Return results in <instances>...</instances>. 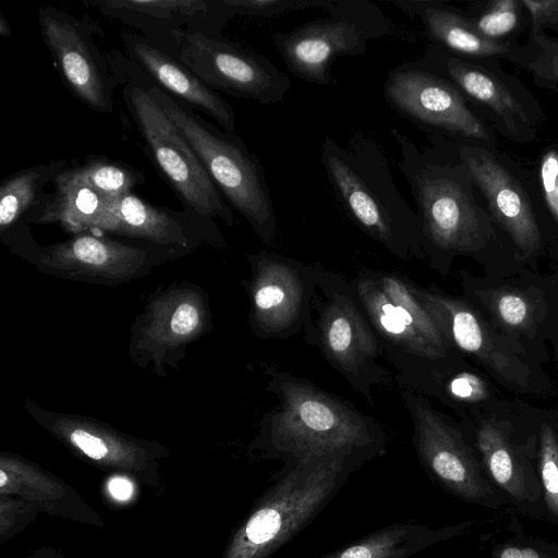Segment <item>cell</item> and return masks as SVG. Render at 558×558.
Segmentation results:
<instances>
[{"label":"cell","instance_id":"836d02e7","mask_svg":"<svg viewBox=\"0 0 558 558\" xmlns=\"http://www.w3.org/2000/svg\"><path fill=\"white\" fill-rule=\"evenodd\" d=\"M521 2L531 16L534 35L538 34L543 25L558 23V0H521Z\"/></svg>","mask_w":558,"mask_h":558},{"label":"cell","instance_id":"d590c367","mask_svg":"<svg viewBox=\"0 0 558 558\" xmlns=\"http://www.w3.org/2000/svg\"><path fill=\"white\" fill-rule=\"evenodd\" d=\"M199 324L197 308L189 302L181 303L174 311L170 320V329L178 337L191 335Z\"/></svg>","mask_w":558,"mask_h":558},{"label":"cell","instance_id":"3957f363","mask_svg":"<svg viewBox=\"0 0 558 558\" xmlns=\"http://www.w3.org/2000/svg\"><path fill=\"white\" fill-rule=\"evenodd\" d=\"M320 163L339 204L360 230L402 260H425L417 214L401 196L389 160L374 138L355 132L343 147L327 135Z\"/></svg>","mask_w":558,"mask_h":558},{"label":"cell","instance_id":"ab89813d","mask_svg":"<svg viewBox=\"0 0 558 558\" xmlns=\"http://www.w3.org/2000/svg\"><path fill=\"white\" fill-rule=\"evenodd\" d=\"M7 480H8V477H7L5 473H4V471L1 470L0 471V486L1 487L5 485Z\"/></svg>","mask_w":558,"mask_h":558},{"label":"cell","instance_id":"8992f818","mask_svg":"<svg viewBox=\"0 0 558 558\" xmlns=\"http://www.w3.org/2000/svg\"><path fill=\"white\" fill-rule=\"evenodd\" d=\"M143 86L177 125L228 204L267 245L277 236L278 220L263 165L235 133L217 129L192 108L155 85L136 66L126 72Z\"/></svg>","mask_w":558,"mask_h":558},{"label":"cell","instance_id":"83f0119b","mask_svg":"<svg viewBox=\"0 0 558 558\" xmlns=\"http://www.w3.org/2000/svg\"><path fill=\"white\" fill-rule=\"evenodd\" d=\"M487 304L495 319L510 331L524 330L533 323V305L520 291L508 288L493 290Z\"/></svg>","mask_w":558,"mask_h":558},{"label":"cell","instance_id":"7402d4cb","mask_svg":"<svg viewBox=\"0 0 558 558\" xmlns=\"http://www.w3.org/2000/svg\"><path fill=\"white\" fill-rule=\"evenodd\" d=\"M52 184L54 191L39 196L27 222L59 223L74 234L90 231L106 199L85 182L80 165H70Z\"/></svg>","mask_w":558,"mask_h":558},{"label":"cell","instance_id":"74e56055","mask_svg":"<svg viewBox=\"0 0 558 558\" xmlns=\"http://www.w3.org/2000/svg\"><path fill=\"white\" fill-rule=\"evenodd\" d=\"M109 490L113 497L123 500L132 495L133 486L126 478L116 477L110 481Z\"/></svg>","mask_w":558,"mask_h":558},{"label":"cell","instance_id":"f1b7e54d","mask_svg":"<svg viewBox=\"0 0 558 558\" xmlns=\"http://www.w3.org/2000/svg\"><path fill=\"white\" fill-rule=\"evenodd\" d=\"M521 0H496L487 4L476 17L470 19L474 28L484 37L493 40L513 33L520 23Z\"/></svg>","mask_w":558,"mask_h":558},{"label":"cell","instance_id":"6da1fadb","mask_svg":"<svg viewBox=\"0 0 558 558\" xmlns=\"http://www.w3.org/2000/svg\"><path fill=\"white\" fill-rule=\"evenodd\" d=\"M389 134L399 147V169L417 206L425 260L445 276L456 256L476 254L488 244L494 219L476 198L457 143L433 134L429 144L420 148L393 126Z\"/></svg>","mask_w":558,"mask_h":558},{"label":"cell","instance_id":"277c9868","mask_svg":"<svg viewBox=\"0 0 558 558\" xmlns=\"http://www.w3.org/2000/svg\"><path fill=\"white\" fill-rule=\"evenodd\" d=\"M384 357L397 371L398 389L416 391L435 374L459 365L423 302L420 286L398 271L362 267L351 280Z\"/></svg>","mask_w":558,"mask_h":558},{"label":"cell","instance_id":"8d00e7d4","mask_svg":"<svg viewBox=\"0 0 558 558\" xmlns=\"http://www.w3.org/2000/svg\"><path fill=\"white\" fill-rule=\"evenodd\" d=\"M497 558H546L541 553L530 547L505 546L498 553Z\"/></svg>","mask_w":558,"mask_h":558},{"label":"cell","instance_id":"9c48e42d","mask_svg":"<svg viewBox=\"0 0 558 558\" xmlns=\"http://www.w3.org/2000/svg\"><path fill=\"white\" fill-rule=\"evenodd\" d=\"M327 11L329 17L272 35L274 46L288 70L320 86L336 83L330 73L335 58L362 54L368 40L396 34L391 22L372 2L335 0Z\"/></svg>","mask_w":558,"mask_h":558},{"label":"cell","instance_id":"7c38bea8","mask_svg":"<svg viewBox=\"0 0 558 558\" xmlns=\"http://www.w3.org/2000/svg\"><path fill=\"white\" fill-rule=\"evenodd\" d=\"M41 38L69 92L99 113L113 111V90L123 82L113 53H102L94 40V22L62 8L38 9Z\"/></svg>","mask_w":558,"mask_h":558},{"label":"cell","instance_id":"30bf717a","mask_svg":"<svg viewBox=\"0 0 558 558\" xmlns=\"http://www.w3.org/2000/svg\"><path fill=\"white\" fill-rule=\"evenodd\" d=\"M192 70L208 87L260 105H277L291 81L259 52L197 31H174L149 40Z\"/></svg>","mask_w":558,"mask_h":558},{"label":"cell","instance_id":"d4e9b609","mask_svg":"<svg viewBox=\"0 0 558 558\" xmlns=\"http://www.w3.org/2000/svg\"><path fill=\"white\" fill-rule=\"evenodd\" d=\"M147 250L116 242L100 232H84L44 251L48 262L89 269L132 265L146 259Z\"/></svg>","mask_w":558,"mask_h":558},{"label":"cell","instance_id":"cb8c5ba5","mask_svg":"<svg viewBox=\"0 0 558 558\" xmlns=\"http://www.w3.org/2000/svg\"><path fill=\"white\" fill-rule=\"evenodd\" d=\"M56 159L19 170L0 182V234L3 240L26 234L27 217L44 193V187L69 167Z\"/></svg>","mask_w":558,"mask_h":558},{"label":"cell","instance_id":"5b68a950","mask_svg":"<svg viewBox=\"0 0 558 558\" xmlns=\"http://www.w3.org/2000/svg\"><path fill=\"white\" fill-rule=\"evenodd\" d=\"M375 458L364 451L331 452L283 463L245 521L231 558H269L311 524L352 473Z\"/></svg>","mask_w":558,"mask_h":558},{"label":"cell","instance_id":"52a82bcc","mask_svg":"<svg viewBox=\"0 0 558 558\" xmlns=\"http://www.w3.org/2000/svg\"><path fill=\"white\" fill-rule=\"evenodd\" d=\"M313 320L320 354L352 389L374 404V388L391 386L392 376L379 362L384 357L381 347L351 280L318 268Z\"/></svg>","mask_w":558,"mask_h":558},{"label":"cell","instance_id":"9a60e30c","mask_svg":"<svg viewBox=\"0 0 558 558\" xmlns=\"http://www.w3.org/2000/svg\"><path fill=\"white\" fill-rule=\"evenodd\" d=\"M457 149L490 216L525 257L542 245V232L533 202L523 184L493 148L477 143H458Z\"/></svg>","mask_w":558,"mask_h":558},{"label":"cell","instance_id":"f546056e","mask_svg":"<svg viewBox=\"0 0 558 558\" xmlns=\"http://www.w3.org/2000/svg\"><path fill=\"white\" fill-rule=\"evenodd\" d=\"M231 19L270 17L284 12L310 8L328 9L335 0H221Z\"/></svg>","mask_w":558,"mask_h":558},{"label":"cell","instance_id":"d6a6232c","mask_svg":"<svg viewBox=\"0 0 558 558\" xmlns=\"http://www.w3.org/2000/svg\"><path fill=\"white\" fill-rule=\"evenodd\" d=\"M539 46L538 57L529 66L534 74L545 81H558V45L536 35Z\"/></svg>","mask_w":558,"mask_h":558},{"label":"cell","instance_id":"e0dca14e","mask_svg":"<svg viewBox=\"0 0 558 558\" xmlns=\"http://www.w3.org/2000/svg\"><path fill=\"white\" fill-rule=\"evenodd\" d=\"M90 231L137 238L163 247H185L203 233L218 244L222 242L216 225L185 208L156 206L133 193L106 199Z\"/></svg>","mask_w":558,"mask_h":558},{"label":"cell","instance_id":"603a6c76","mask_svg":"<svg viewBox=\"0 0 558 558\" xmlns=\"http://www.w3.org/2000/svg\"><path fill=\"white\" fill-rule=\"evenodd\" d=\"M464 525L433 529L417 521L398 522L364 535L319 558H409L452 537Z\"/></svg>","mask_w":558,"mask_h":558},{"label":"cell","instance_id":"4316f807","mask_svg":"<svg viewBox=\"0 0 558 558\" xmlns=\"http://www.w3.org/2000/svg\"><path fill=\"white\" fill-rule=\"evenodd\" d=\"M80 170L85 182L105 199L132 193L136 185L146 181L142 171L100 155H88Z\"/></svg>","mask_w":558,"mask_h":558},{"label":"cell","instance_id":"ac0fdd59","mask_svg":"<svg viewBox=\"0 0 558 558\" xmlns=\"http://www.w3.org/2000/svg\"><path fill=\"white\" fill-rule=\"evenodd\" d=\"M102 15L140 31L148 40L174 31L219 36L231 17L221 0H82Z\"/></svg>","mask_w":558,"mask_h":558},{"label":"cell","instance_id":"7a4b0ae2","mask_svg":"<svg viewBox=\"0 0 558 558\" xmlns=\"http://www.w3.org/2000/svg\"><path fill=\"white\" fill-rule=\"evenodd\" d=\"M264 372L266 389L278 400L254 441L264 459L288 463L331 452H386L383 426L347 399L274 363Z\"/></svg>","mask_w":558,"mask_h":558},{"label":"cell","instance_id":"4dcf8cb0","mask_svg":"<svg viewBox=\"0 0 558 558\" xmlns=\"http://www.w3.org/2000/svg\"><path fill=\"white\" fill-rule=\"evenodd\" d=\"M539 473L547 508L558 517V436L548 424L539 433Z\"/></svg>","mask_w":558,"mask_h":558},{"label":"cell","instance_id":"2e32d148","mask_svg":"<svg viewBox=\"0 0 558 558\" xmlns=\"http://www.w3.org/2000/svg\"><path fill=\"white\" fill-rule=\"evenodd\" d=\"M418 293L450 347L465 353L507 383L525 389L530 368L506 345L468 301L449 295L436 284L420 286Z\"/></svg>","mask_w":558,"mask_h":558},{"label":"cell","instance_id":"4fadbf2b","mask_svg":"<svg viewBox=\"0 0 558 558\" xmlns=\"http://www.w3.org/2000/svg\"><path fill=\"white\" fill-rule=\"evenodd\" d=\"M383 94L391 109L427 132L496 148L493 133L471 110L462 93L421 60L392 69Z\"/></svg>","mask_w":558,"mask_h":558},{"label":"cell","instance_id":"484cf974","mask_svg":"<svg viewBox=\"0 0 558 558\" xmlns=\"http://www.w3.org/2000/svg\"><path fill=\"white\" fill-rule=\"evenodd\" d=\"M475 437L493 481L515 500L530 499L527 474L506 434L496 424L486 422L477 428Z\"/></svg>","mask_w":558,"mask_h":558},{"label":"cell","instance_id":"e575fe53","mask_svg":"<svg viewBox=\"0 0 558 558\" xmlns=\"http://www.w3.org/2000/svg\"><path fill=\"white\" fill-rule=\"evenodd\" d=\"M70 439L75 447L94 460H100L108 453L106 442L88 429L74 428L70 434Z\"/></svg>","mask_w":558,"mask_h":558},{"label":"cell","instance_id":"d6986e66","mask_svg":"<svg viewBox=\"0 0 558 558\" xmlns=\"http://www.w3.org/2000/svg\"><path fill=\"white\" fill-rule=\"evenodd\" d=\"M450 81L462 95L488 109L513 141H531L534 129L521 102L510 88L488 70L456 56L430 41L420 59Z\"/></svg>","mask_w":558,"mask_h":558},{"label":"cell","instance_id":"f35d334b","mask_svg":"<svg viewBox=\"0 0 558 558\" xmlns=\"http://www.w3.org/2000/svg\"><path fill=\"white\" fill-rule=\"evenodd\" d=\"M0 35L2 37H10L12 35L11 26L2 13H0Z\"/></svg>","mask_w":558,"mask_h":558},{"label":"cell","instance_id":"8fae6325","mask_svg":"<svg viewBox=\"0 0 558 558\" xmlns=\"http://www.w3.org/2000/svg\"><path fill=\"white\" fill-rule=\"evenodd\" d=\"M250 325L260 339H288L302 333L315 347L313 300L317 266L262 250L248 256Z\"/></svg>","mask_w":558,"mask_h":558},{"label":"cell","instance_id":"1f68e13d","mask_svg":"<svg viewBox=\"0 0 558 558\" xmlns=\"http://www.w3.org/2000/svg\"><path fill=\"white\" fill-rule=\"evenodd\" d=\"M538 181L542 197L551 219L558 226V149L548 148L541 157Z\"/></svg>","mask_w":558,"mask_h":558},{"label":"cell","instance_id":"5bb4252c","mask_svg":"<svg viewBox=\"0 0 558 558\" xmlns=\"http://www.w3.org/2000/svg\"><path fill=\"white\" fill-rule=\"evenodd\" d=\"M399 392L412 422L416 456L429 477L463 500L488 504L490 486L463 433L427 397L407 388Z\"/></svg>","mask_w":558,"mask_h":558},{"label":"cell","instance_id":"ba28073f","mask_svg":"<svg viewBox=\"0 0 558 558\" xmlns=\"http://www.w3.org/2000/svg\"><path fill=\"white\" fill-rule=\"evenodd\" d=\"M121 74L126 82L122 99L156 170L185 209L208 223L215 225L214 219L218 218L232 227V207L177 125L143 86L123 70Z\"/></svg>","mask_w":558,"mask_h":558},{"label":"cell","instance_id":"44dd1931","mask_svg":"<svg viewBox=\"0 0 558 558\" xmlns=\"http://www.w3.org/2000/svg\"><path fill=\"white\" fill-rule=\"evenodd\" d=\"M409 16H418L433 43L459 57L507 58L527 68L538 52L506 40H493L481 35L469 17L440 1H393Z\"/></svg>","mask_w":558,"mask_h":558},{"label":"cell","instance_id":"ffe728a7","mask_svg":"<svg viewBox=\"0 0 558 558\" xmlns=\"http://www.w3.org/2000/svg\"><path fill=\"white\" fill-rule=\"evenodd\" d=\"M120 39L128 58L155 85L193 110L213 118L225 132L234 133L236 118L232 107L192 70L141 34L122 32Z\"/></svg>","mask_w":558,"mask_h":558}]
</instances>
